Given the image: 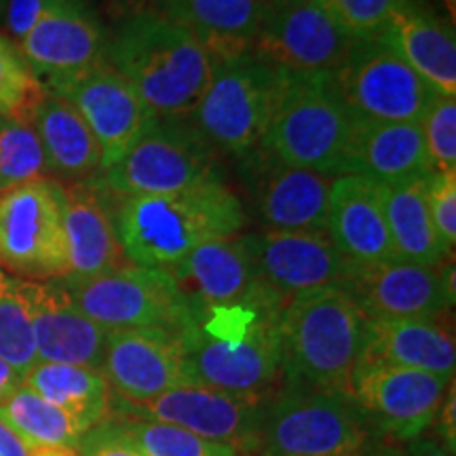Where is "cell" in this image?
Listing matches in <instances>:
<instances>
[{"instance_id": "6da1fadb", "label": "cell", "mask_w": 456, "mask_h": 456, "mask_svg": "<svg viewBox=\"0 0 456 456\" xmlns=\"http://www.w3.org/2000/svg\"><path fill=\"white\" fill-rule=\"evenodd\" d=\"M283 305L260 281L237 302L191 309V323L180 332L188 383L239 395H275L283 385Z\"/></svg>"}, {"instance_id": "7a4b0ae2", "label": "cell", "mask_w": 456, "mask_h": 456, "mask_svg": "<svg viewBox=\"0 0 456 456\" xmlns=\"http://www.w3.org/2000/svg\"><path fill=\"white\" fill-rule=\"evenodd\" d=\"M106 197L125 258L142 269L174 271L199 245L235 237L245 226L241 199L222 180L174 195Z\"/></svg>"}, {"instance_id": "3957f363", "label": "cell", "mask_w": 456, "mask_h": 456, "mask_svg": "<svg viewBox=\"0 0 456 456\" xmlns=\"http://www.w3.org/2000/svg\"><path fill=\"white\" fill-rule=\"evenodd\" d=\"M104 64L117 70L161 121H188L218 61L184 28L157 11H135L108 38Z\"/></svg>"}, {"instance_id": "277c9868", "label": "cell", "mask_w": 456, "mask_h": 456, "mask_svg": "<svg viewBox=\"0 0 456 456\" xmlns=\"http://www.w3.org/2000/svg\"><path fill=\"white\" fill-rule=\"evenodd\" d=\"M366 323L368 317L340 285L289 298L279 317L281 387L346 391L362 357Z\"/></svg>"}, {"instance_id": "5b68a950", "label": "cell", "mask_w": 456, "mask_h": 456, "mask_svg": "<svg viewBox=\"0 0 456 456\" xmlns=\"http://www.w3.org/2000/svg\"><path fill=\"white\" fill-rule=\"evenodd\" d=\"M355 123L332 72H285L275 117L260 151L289 167L338 178L346 174Z\"/></svg>"}, {"instance_id": "8992f818", "label": "cell", "mask_w": 456, "mask_h": 456, "mask_svg": "<svg viewBox=\"0 0 456 456\" xmlns=\"http://www.w3.org/2000/svg\"><path fill=\"white\" fill-rule=\"evenodd\" d=\"M285 70L252 51L218 61L214 78L188 123L214 152L248 159L260 151L275 117Z\"/></svg>"}, {"instance_id": "52a82bcc", "label": "cell", "mask_w": 456, "mask_h": 456, "mask_svg": "<svg viewBox=\"0 0 456 456\" xmlns=\"http://www.w3.org/2000/svg\"><path fill=\"white\" fill-rule=\"evenodd\" d=\"M380 444L346 391L281 387L266 406L258 456H353Z\"/></svg>"}, {"instance_id": "ba28073f", "label": "cell", "mask_w": 456, "mask_h": 456, "mask_svg": "<svg viewBox=\"0 0 456 456\" xmlns=\"http://www.w3.org/2000/svg\"><path fill=\"white\" fill-rule=\"evenodd\" d=\"M220 180L216 152L188 121L155 118L95 186L114 197L174 195Z\"/></svg>"}, {"instance_id": "9c48e42d", "label": "cell", "mask_w": 456, "mask_h": 456, "mask_svg": "<svg viewBox=\"0 0 456 456\" xmlns=\"http://www.w3.org/2000/svg\"><path fill=\"white\" fill-rule=\"evenodd\" d=\"M83 315L110 330L157 328L180 334L191 309L167 271L125 265L91 279H57Z\"/></svg>"}, {"instance_id": "30bf717a", "label": "cell", "mask_w": 456, "mask_h": 456, "mask_svg": "<svg viewBox=\"0 0 456 456\" xmlns=\"http://www.w3.org/2000/svg\"><path fill=\"white\" fill-rule=\"evenodd\" d=\"M271 397L239 395L201 385H182L148 402H125L110 395L108 416L180 427L205 440L228 444L243 454L258 456L262 425Z\"/></svg>"}, {"instance_id": "8fae6325", "label": "cell", "mask_w": 456, "mask_h": 456, "mask_svg": "<svg viewBox=\"0 0 456 456\" xmlns=\"http://www.w3.org/2000/svg\"><path fill=\"white\" fill-rule=\"evenodd\" d=\"M0 266L26 281L68 275L60 182L47 178L0 191Z\"/></svg>"}, {"instance_id": "7c38bea8", "label": "cell", "mask_w": 456, "mask_h": 456, "mask_svg": "<svg viewBox=\"0 0 456 456\" xmlns=\"http://www.w3.org/2000/svg\"><path fill=\"white\" fill-rule=\"evenodd\" d=\"M332 77L355 121L420 123L437 95L383 37L355 38Z\"/></svg>"}, {"instance_id": "4fadbf2b", "label": "cell", "mask_w": 456, "mask_h": 456, "mask_svg": "<svg viewBox=\"0 0 456 456\" xmlns=\"http://www.w3.org/2000/svg\"><path fill=\"white\" fill-rule=\"evenodd\" d=\"M452 383L420 370L357 362L346 393L380 440L408 444L431 429Z\"/></svg>"}, {"instance_id": "5bb4252c", "label": "cell", "mask_w": 456, "mask_h": 456, "mask_svg": "<svg viewBox=\"0 0 456 456\" xmlns=\"http://www.w3.org/2000/svg\"><path fill=\"white\" fill-rule=\"evenodd\" d=\"M43 85L66 100L87 123L100 144L102 171L112 167L155 121L134 87L104 61L72 74L49 77Z\"/></svg>"}, {"instance_id": "9a60e30c", "label": "cell", "mask_w": 456, "mask_h": 456, "mask_svg": "<svg viewBox=\"0 0 456 456\" xmlns=\"http://www.w3.org/2000/svg\"><path fill=\"white\" fill-rule=\"evenodd\" d=\"M340 288L368 319H437L454 305V269L393 258L353 266Z\"/></svg>"}, {"instance_id": "2e32d148", "label": "cell", "mask_w": 456, "mask_h": 456, "mask_svg": "<svg viewBox=\"0 0 456 456\" xmlns=\"http://www.w3.org/2000/svg\"><path fill=\"white\" fill-rule=\"evenodd\" d=\"M355 43L322 0L269 9L252 53L285 72H336Z\"/></svg>"}, {"instance_id": "e0dca14e", "label": "cell", "mask_w": 456, "mask_h": 456, "mask_svg": "<svg viewBox=\"0 0 456 456\" xmlns=\"http://www.w3.org/2000/svg\"><path fill=\"white\" fill-rule=\"evenodd\" d=\"M100 372L112 395L125 402H148L175 387L191 385L180 334L157 328L110 330Z\"/></svg>"}, {"instance_id": "ac0fdd59", "label": "cell", "mask_w": 456, "mask_h": 456, "mask_svg": "<svg viewBox=\"0 0 456 456\" xmlns=\"http://www.w3.org/2000/svg\"><path fill=\"white\" fill-rule=\"evenodd\" d=\"M260 281L288 302L311 289L342 285L353 271L323 231H266L252 235Z\"/></svg>"}, {"instance_id": "d6986e66", "label": "cell", "mask_w": 456, "mask_h": 456, "mask_svg": "<svg viewBox=\"0 0 456 456\" xmlns=\"http://www.w3.org/2000/svg\"><path fill=\"white\" fill-rule=\"evenodd\" d=\"M108 37L85 0H45L20 51L41 77H61L104 61Z\"/></svg>"}, {"instance_id": "ffe728a7", "label": "cell", "mask_w": 456, "mask_h": 456, "mask_svg": "<svg viewBox=\"0 0 456 456\" xmlns=\"http://www.w3.org/2000/svg\"><path fill=\"white\" fill-rule=\"evenodd\" d=\"M252 163L254 203L269 231H323L330 220L334 175L289 167L265 151L248 157Z\"/></svg>"}, {"instance_id": "44dd1931", "label": "cell", "mask_w": 456, "mask_h": 456, "mask_svg": "<svg viewBox=\"0 0 456 456\" xmlns=\"http://www.w3.org/2000/svg\"><path fill=\"white\" fill-rule=\"evenodd\" d=\"M21 289L30 309L38 362L100 370L104 362L108 330L83 315L57 279H21Z\"/></svg>"}, {"instance_id": "7402d4cb", "label": "cell", "mask_w": 456, "mask_h": 456, "mask_svg": "<svg viewBox=\"0 0 456 456\" xmlns=\"http://www.w3.org/2000/svg\"><path fill=\"white\" fill-rule=\"evenodd\" d=\"M169 273L184 294L188 309L237 302L260 283L252 235L199 245Z\"/></svg>"}, {"instance_id": "603a6c76", "label": "cell", "mask_w": 456, "mask_h": 456, "mask_svg": "<svg viewBox=\"0 0 456 456\" xmlns=\"http://www.w3.org/2000/svg\"><path fill=\"white\" fill-rule=\"evenodd\" d=\"M328 231L351 266L397 258L387 228L380 184L357 174L334 178Z\"/></svg>"}, {"instance_id": "cb8c5ba5", "label": "cell", "mask_w": 456, "mask_h": 456, "mask_svg": "<svg viewBox=\"0 0 456 456\" xmlns=\"http://www.w3.org/2000/svg\"><path fill=\"white\" fill-rule=\"evenodd\" d=\"M64 231L70 279L106 275L129 265L110 216V205L95 184L64 186Z\"/></svg>"}, {"instance_id": "d4e9b609", "label": "cell", "mask_w": 456, "mask_h": 456, "mask_svg": "<svg viewBox=\"0 0 456 456\" xmlns=\"http://www.w3.org/2000/svg\"><path fill=\"white\" fill-rule=\"evenodd\" d=\"M433 171L419 123H355L346 174L395 186L429 178Z\"/></svg>"}, {"instance_id": "484cf974", "label": "cell", "mask_w": 456, "mask_h": 456, "mask_svg": "<svg viewBox=\"0 0 456 456\" xmlns=\"http://www.w3.org/2000/svg\"><path fill=\"white\" fill-rule=\"evenodd\" d=\"M171 24L184 28L216 61L249 53L266 13V0H159V11Z\"/></svg>"}, {"instance_id": "4316f807", "label": "cell", "mask_w": 456, "mask_h": 456, "mask_svg": "<svg viewBox=\"0 0 456 456\" xmlns=\"http://www.w3.org/2000/svg\"><path fill=\"white\" fill-rule=\"evenodd\" d=\"M359 362L389 363V366L454 379V334L442 322V317L368 319Z\"/></svg>"}, {"instance_id": "83f0119b", "label": "cell", "mask_w": 456, "mask_h": 456, "mask_svg": "<svg viewBox=\"0 0 456 456\" xmlns=\"http://www.w3.org/2000/svg\"><path fill=\"white\" fill-rule=\"evenodd\" d=\"M383 38L436 94L456 95L454 32L419 0L397 11Z\"/></svg>"}, {"instance_id": "f1b7e54d", "label": "cell", "mask_w": 456, "mask_h": 456, "mask_svg": "<svg viewBox=\"0 0 456 456\" xmlns=\"http://www.w3.org/2000/svg\"><path fill=\"white\" fill-rule=\"evenodd\" d=\"M30 125L41 140L51 174L85 182L102 171V151L87 123L66 100L45 89Z\"/></svg>"}, {"instance_id": "f546056e", "label": "cell", "mask_w": 456, "mask_h": 456, "mask_svg": "<svg viewBox=\"0 0 456 456\" xmlns=\"http://www.w3.org/2000/svg\"><path fill=\"white\" fill-rule=\"evenodd\" d=\"M425 186L427 178L395 186L380 184L385 220L399 260L425 266H442L448 252L444 249L436 226H433Z\"/></svg>"}, {"instance_id": "4dcf8cb0", "label": "cell", "mask_w": 456, "mask_h": 456, "mask_svg": "<svg viewBox=\"0 0 456 456\" xmlns=\"http://www.w3.org/2000/svg\"><path fill=\"white\" fill-rule=\"evenodd\" d=\"M24 385L91 429L110 412V387L100 370L70 363L37 362L24 374Z\"/></svg>"}, {"instance_id": "1f68e13d", "label": "cell", "mask_w": 456, "mask_h": 456, "mask_svg": "<svg viewBox=\"0 0 456 456\" xmlns=\"http://www.w3.org/2000/svg\"><path fill=\"white\" fill-rule=\"evenodd\" d=\"M0 420L9 425L28 446L77 448L89 429L66 410L53 406L21 385L0 406Z\"/></svg>"}, {"instance_id": "d6a6232c", "label": "cell", "mask_w": 456, "mask_h": 456, "mask_svg": "<svg viewBox=\"0 0 456 456\" xmlns=\"http://www.w3.org/2000/svg\"><path fill=\"white\" fill-rule=\"evenodd\" d=\"M0 359L24 376L38 362L21 279L0 271Z\"/></svg>"}, {"instance_id": "836d02e7", "label": "cell", "mask_w": 456, "mask_h": 456, "mask_svg": "<svg viewBox=\"0 0 456 456\" xmlns=\"http://www.w3.org/2000/svg\"><path fill=\"white\" fill-rule=\"evenodd\" d=\"M112 419L123 425L125 433L138 446L142 456H248L235 446L205 440L180 427L142 419H118V416Z\"/></svg>"}, {"instance_id": "e575fe53", "label": "cell", "mask_w": 456, "mask_h": 456, "mask_svg": "<svg viewBox=\"0 0 456 456\" xmlns=\"http://www.w3.org/2000/svg\"><path fill=\"white\" fill-rule=\"evenodd\" d=\"M49 163L32 125L0 117V191L47 180Z\"/></svg>"}, {"instance_id": "d590c367", "label": "cell", "mask_w": 456, "mask_h": 456, "mask_svg": "<svg viewBox=\"0 0 456 456\" xmlns=\"http://www.w3.org/2000/svg\"><path fill=\"white\" fill-rule=\"evenodd\" d=\"M43 95L45 85L28 66L21 51L0 37V117L30 125Z\"/></svg>"}, {"instance_id": "8d00e7d4", "label": "cell", "mask_w": 456, "mask_h": 456, "mask_svg": "<svg viewBox=\"0 0 456 456\" xmlns=\"http://www.w3.org/2000/svg\"><path fill=\"white\" fill-rule=\"evenodd\" d=\"M419 125L433 169L456 171V95L437 94Z\"/></svg>"}, {"instance_id": "74e56055", "label": "cell", "mask_w": 456, "mask_h": 456, "mask_svg": "<svg viewBox=\"0 0 456 456\" xmlns=\"http://www.w3.org/2000/svg\"><path fill=\"white\" fill-rule=\"evenodd\" d=\"M353 38L383 37L391 20L408 0H322Z\"/></svg>"}, {"instance_id": "f35d334b", "label": "cell", "mask_w": 456, "mask_h": 456, "mask_svg": "<svg viewBox=\"0 0 456 456\" xmlns=\"http://www.w3.org/2000/svg\"><path fill=\"white\" fill-rule=\"evenodd\" d=\"M427 205L437 237L448 254L456 245V171H433L427 178Z\"/></svg>"}, {"instance_id": "ab89813d", "label": "cell", "mask_w": 456, "mask_h": 456, "mask_svg": "<svg viewBox=\"0 0 456 456\" xmlns=\"http://www.w3.org/2000/svg\"><path fill=\"white\" fill-rule=\"evenodd\" d=\"M77 456H142L138 446L131 442L123 425L108 416L85 433L77 446Z\"/></svg>"}, {"instance_id": "60d3db41", "label": "cell", "mask_w": 456, "mask_h": 456, "mask_svg": "<svg viewBox=\"0 0 456 456\" xmlns=\"http://www.w3.org/2000/svg\"><path fill=\"white\" fill-rule=\"evenodd\" d=\"M43 3L45 0H9L4 13H7L9 32L13 34L17 41H21L30 32L37 17L41 15Z\"/></svg>"}, {"instance_id": "b9f144b4", "label": "cell", "mask_w": 456, "mask_h": 456, "mask_svg": "<svg viewBox=\"0 0 456 456\" xmlns=\"http://www.w3.org/2000/svg\"><path fill=\"white\" fill-rule=\"evenodd\" d=\"M433 427H436V437L444 444V448L448 452H456V391L454 383L450 385V389L444 397L440 412H437L436 420H433Z\"/></svg>"}, {"instance_id": "7bdbcfd3", "label": "cell", "mask_w": 456, "mask_h": 456, "mask_svg": "<svg viewBox=\"0 0 456 456\" xmlns=\"http://www.w3.org/2000/svg\"><path fill=\"white\" fill-rule=\"evenodd\" d=\"M403 456H454L452 452H448L446 448H444V444L437 440L436 436H423L414 437L412 442L406 444V452Z\"/></svg>"}, {"instance_id": "ee69618b", "label": "cell", "mask_w": 456, "mask_h": 456, "mask_svg": "<svg viewBox=\"0 0 456 456\" xmlns=\"http://www.w3.org/2000/svg\"><path fill=\"white\" fill-rule=\"evenodd\" d=\"M0 456H30L28 444L3 420H0Z\"/></svg>"}, {"instance_id": "f6af8a7d", "label": "cell", "mask_w": 456, "mask_h": 456, "mask_svg": "<svg viewBox=\"0 0 456 456\" xmlns=\"http://www.w3.org/2000/svg\"><path fill=\"white\" fill-rule=\"evenodd\" d=\"M21 385H24V376L15 372L7 362L0 359V406H3Z\"/></svg>"}, {"instance_id": "bcb514c9", "label": "cell", "mask_w": 456, "mask_h": 456, "mask_svg": "<svg viewBox=\"0 0 456 456\" xmlns=\"http://www.w3.org/2000/svg\"><path fill=\"white\" fill-rule=\"evenodd\" d=\"M30 456H77V448L68 446H28Z\"/></svg>"}, {"instance_id": "7dc6e473", "label": "cell", "mask_w": 456, "mask_h": 456, "mask_svg": "<svg viewBox=\"0 0 456 456\" xmlns=\"http://www.w3.org/2000/svg\"><path fill=\"white\" fill-rule=\"evenodd\" d=\"M353 456H403V454L397 452L395 448L380 444V446H374V448L366 450V452H359V454H353Z\"/></svg>"}, {"instance_id": "c3c4849f", "label": "cell", "mask_w": 456, "mask_h": 456, "mask_svg": "<svg viewBox=\"0 0 456 456\" xmlns=\"http://www.w3.org/2000/svg\"><path fill=\"white\" fill-rule=\"evenodd\" d=\"M266 3H269V9H279V7H289V4L311 3V0H266Z\"/></svg>"}, {"instance_id": "681fc988", "label": "cell", "mask_w": 456, "mask_h": 456, "mask_svg": "<svg viewBox=\"0 0 456 456\" xmlns=\"http://www.w3.org/2000/svg\"><path fill=\"white\" fill-rule=\"evenodd\" d=\"M7 3H9V0H0V11L7 9Z\"/></svg>"}]
</instances>
